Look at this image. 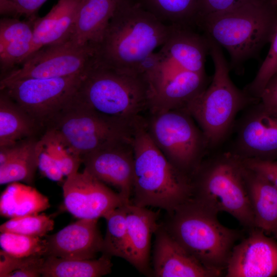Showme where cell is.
<instances>
[{
	"mask_svg": "<svg viewBox=\"0 0 277 277\" xmlns=\"http://www.w3.org/2000/svg\"><path fill=\"white\" fill-rule=\"evenodd\" d=\"M171 30V25L135 0L120 2L101 42L95 46V62L118 72L143 76V64L165 43Z\"/></svg>",
	"mask_w": 277,
	"mask_h": 277,
	"instance_id": "obj_1",
	"label": "cell"
},
{
	"mask_svg": "<svg viewBox=\"0 0 277 277\" xmlns=\"http://www.w3.org/2000/svg\"><path fill=\"white\" fill-rule=\"evenodd\" d=\"M131 143L134 205L157 207L170 213L192 197L191 177L168 160L141 117L134 123Z\"/></svg>",
	"mask_w": 277,
	"mask_h": 277,
	"instance_id": "obj_2",
	"label": "cell"
},
{
	"mask_svg": "<svg viewBox=\"0 0 277 277\" xmlns=\"http://www.w3.org/2000/svg\"><path fill=\"white\" fill-rule=\"evenodd\" d=\"M206 37L209 54L214 64V74L209 86L184 110L197 123L209 149L213 150L228 137L238 114L260 100L234 85L229 76V65L221 47Z\"/></svg>",
	"mask_w": 277,
	"mask_h": 277,
	"instance_id": "obj_3",
	"label": "cell"
},
{
	"mask_svg": "<svg viewBox=\"0 0 277 277\" xmlns=\"http://www.w3.org/2000/svg\"><path fill=\"white\" fill-rule=\"evenodd\" d=\"M277 20V7L270 0H251L207 16L196 25L204 35L227 50L231 66L238 67L269 43Z\"/></svg>",
	"mask_w": 277,
	"mask_h": 277,
	"instance_id": "obj_4",
	"label": "cell"
},
{
	"mask_svg": "<svg viewBox=\"0 0 277 277\" xmlns=\"http://www.w3.org/2000/svg\"><path fill=\"white\" fill-rule=\"evenodd\" d=\"M168 213L166 230L204 266L222 276L241 232L223 225L218 213L192 197Z\"/></svg>",
	"mask_w": 277,
	"mask_h": 277,
	"instance_id": "obj_5",
	"label": "cell"
},
{
	"mask_svg": "<svg viewBox=\"0 0 277 277\" xmlns=\"http://www.w3.org/2000/svg\"><path fill=\"white\" fill-rule=\"evenodd\" d=\"M191 179L193 200L217 213L227 212L249 231L256 228L240 157L229 151L212 154Z\"/></svg>",
	"mask_w": 277,
	"mask_h": 277,
	"instance_id": "obj_6",
	"label": "cell"
},
{
	"mask_svg": "<svg viewBox=\"0 0 277 277\" xmlns=\"http://www.w3.org/2000/svg\"><path fill=\"white\" fill-rule=\"evenodd\" d=\"M151 88L143 76L103 67L95 60L87 70L76 99L81 105L107 119L132 125L149 108Z\"/></svg>",
	"mask_w": 277,
	"mask_h": 277,
	"instance_id": "obj_7",
	"label": "cell"
},
{
	"mask_svg": "<svg viewBox=\"0 0 277 277\" xmlns=\"http://www.w3.org/2000/svg\"><path fill=\"white\" fill-rule=\"evenodd\" d=\"M152 114L146 124L152 140L173 166L191 177L209 150L201 129L185 110Z\"/></svg>",
	"mask_w": 277,
	"mask_h": 277,
	"instance_id": "obj_8",
	"label": "cell"
},
{
	"mask_svg": "<svg viewBox=\"0 0 277 277\" xmlns=\"http://www.w3.org/2000/svg\"><path fill=\"white\" fill-rule=\"evenodd\" d=\"M134 124L127 125L105 118L81 105L75 96L46 131L54 132L82 159L84 155L109 145L130 138Z\"/></svg>",
	"mask_w": 277,
	"mask_h": 277,
	"instance_id": "obj_9",
	"label": "cell"
},
{
	"mask_svg": "<svg viewBox=\"0 0 277 277\" xmlns=\"http://www.w3.org/2000/svg\"><path fill=\"white\" fill-rule=\"evenodd\" d=\"M86 72L62 77L19 80L0 84V89L32 116L45 131L73 100Z\"/></svg>",
	"mask_w": 277,
	"mask_h": 277,
	"instance_id": "obj_10",
	"label": "cell"
},
{
	"mask_svg": "<svg viewBox=\"0 0 277 277\" xmlns=\"http://www.w3.org/2000/svg\"><path fill=\"white\" fill-rule=\"evenodd\" d=\"M95 51L93 44L80 46L69 41L43 47L18 67L1 76L0 84L26 78H56L85 73L94 61Z\"/></svg>",
	"mask_w": 277,
	"mask_h": 277,
	"instance_id": "obj_11",
	"label": "cell"
},
{
	"mask_svg": "<svg viewBox=\"0 0 277 277\" xmlns=\"http://www.w3.org/2000/svg\"><path fill=\"white\" fill-rule=\"evenodd\" d=\"M228 150L242 159L277 160V111L260 101L243 110Z\"/></svg>",
	"mask_w": 277,
	"mask_h": 277,
	"instance_id": "obj_12",
	"label": "cell"
},
{
	"mask_svg": "<svg viewBox=\"0 0 277 277\" xmlns=\"http://www.w3.org/2000/svg\"><path fill=\"white\" fill-rule=\"evenodd\" d=\"M63 191L66 210L79 219L104 217L112 210L131 203L85 170L67 176Z\"/></svg>",
	"mask_w": 277,
	"mask_h": 277,
	"instance_id": "obj_13",
	"label": "cell"
},
{
	"mask_svg": "<svg viewBox=\"0 0 277 277\" xmlns=\"http://www.w3.org/2000/svg\"><path fill=\"white\" fill-rule=\"evenodd\" d=\"M208 53V41L204 34L196 33L188 25H171L167 41L156 52L157 67L164 76L182 70L205 72Z\"/></svg>",
	"mask_w": 277,
	"mask_h": 277,
	"instance_id": "obj_14",
	"label": "cell"
},
{
	"mask_svg": "<svg viewBox=\"0 0 277 277\" xmlns=\"http://www.w3.org/2000/svg\"><path fill=\"white\" fill-rule=\"evenodd\" d=\"M82 161L85 170L103 183L116 188L127 202H131L134 170L131 137L87 154Z\"/></svg>",
	"mask_w": 277,
	"mask_h": 277,
	"instance_id": "obj_15",
	"label": "cell"
},
{
	"mask_svg": "<svg viewBox=\"0 0 277 277\" xmlns=\"http://www.w3.org/2000/svg\"><path fill=\"white\" fill-rule=\"evenodd\" d=\"M226 277L277 275V241L255 228L235 245L226 268Z\"/></svg>",
	"mask_w": 277,
	"mask_h": 277,
	"instance_id": "obj_16",
	"label": "cell"
},
{
	"mask_svg": "<svg viewBox=\"0 0 277 277\" xmlns=\"http://www.w3.org/2000/svg\"><path fill=\"white\" fill-rule=\"evenodd\" d=\"M97 221L79 219L52 235H46V256L70 260L96 258L102 252L104 239Z\"/></svg>",
	"mask_w": 277,
	"mask_h": 277,
	"instance_id": "obj_17",
	"label": "cell"
},
{
	"mask_svg": "<svg viewBox=\"0 0 277 277\" xmlns=\"http://www.w3.org/2000/svg\"><path fill=\"white\" fill-rule=\"evenodd\" d=\"M152 273L156 277L221 276L204 266L181 246L163 226L155 232Z\"/></svg>",
	"mask_w": 277,
	"mask_h": 277,
	"instance_id": "obj_18",
	"label": "cell"
},
{
	"mask_svg": "<svg viewBox=\"0 0 277 277\" xmlns=\"http://www.w3.org/2000/svg\"><path fill=\"white\" fill-rule=\"evenodd\" d=\"M127 243L124 259L139 272L148 275L151 239L159 227L158 214L131 203L125 205Z\"/></svg>",
	"mask_w": 277,
	"mask_h": 277,
	"instance_id": "obj_19",
	"label": "cell"
},
{
	"mask_svg": "<svg viewBox=\"0 0 277 277\" xmlns=\"http://www.w3.org/2000/svg\"><path fill=\"white\" fill-rule=\"evenodd\" d=\"M205 71L182 70L162 82L152 91L149 109L151 114L184 110L207 86Z\"/></svg>",
	"mask_w": 277,
	"mask_h": 277,
	"instance_id": "obj_20",
	"label": "cell"
},
{
	"mask_svg": "<svg viewBox=\"0 0 277 277\" xmlns=\"http://www.w3.org/2000/svg\"><path fill=\"white\" fill-rule=\"evenodd\" d=\"M40 137L28 138L0 146L1 185L18 181L29 184L33 182L38 168Z\"/></svg>",
	"mask_w": 277,
	"mask_h": 277,
	"instance_id": "obj_21",
	"label": "cell"
},
{
	"mask_svg": "<svg viewBox=\"0 0 277 277\" xmlns=\"http://www.w3.org/2000/svg\"><path fill=\"white\" fill-rule=\"evenodd\" d=\"M34 21H21L10 17L1 19L0 68L2 76L16 68L30 55Z\"/></svg>",
	"mask_w": 277,
	"mask_h": 277,
	"instance_id": "obj_22",
	"label": "cell"
},
{
	"mask_svg": "<svg viewBox=\"0 0 277 277\" xmlns=\"http://www.w3.org/2000/svg\"><path fill=\"white\" fill-rule=\"evenodd\" d=\"M80 2L81 0H58L45 16L37 17L34 21L31 54L43 47L61 44L69 40Z\"/></svg>",
	"mask_w": 277,
	"mask_h": 277,
	"instance_id": "obj_23",
	"label": "cell"
},
{
	"mask_svg": "<svg viewBox=\"0 0 277 277\" xmlns=\"http://www.w3.org/2000/svg\"><path fill=\"white\" fill-rule=\"evenodd\" d=\"M117 4V0H81L68 41L80 46L99 44Z\"/></svg>",
	"mask_w": 277,
	"mask_h": 277,
	"instance_id": "obj_24",
	"label": "cell"
},
{
	"mask_svg": "<svg viewBox=\"0 0 277 277\" xmlns=\"http://www.w3.org/2000/svg\"><path fill=\"white\" fill-rule=\"evenodd\" d=\"M244 175L255 227L272 234L277 228V187L245 165Z\"/></svg>",
	"mask_w": 277,
	"mask_h": 277,
	"instance_id": "obj_25",
	"label": "cell"
},
{
	"mask_svg": "<svg viewBox=\"0 0 277 277\" xmlns=\"http://www.w3.org/2000/svg\"><path fill=\"white\" fill-rule=\"evenodd\" d=\"M44 131L38 122L3 91L0 93V146L10 145Z\"/></svg>",
	"mask_w": 277,
	"mask_h": 277,
	"instance_id": "obj_26",
	"label": "cell"
},
{
	"mask_svg": "<svg viewBox=\"0 0 277 277\" xmlns=\"http://www.w3.org/2000/svg\"><path fill=\"white\" fill-rule=\"evenodd\" d=\"M50 207L47 196L30 186L10 183L0 197V214L12 219L38 214Z\"/></svg>",
	"mask_w": 277,
	"mask_h": 277,
	"instance_id": "obj_27",
	"label": "cell"
},
{
	"mask_svg": "<svg viewBox=\"0 0 277 277\" xmlns=\"http://www.w3.org/2000/svg\"><path fill=\"white\" fill-rule=\"evenodd\" d=\"M111 256L102 253L98 259L70 260L45 256L41 269L44 277H100L111 273Z\"/></svg>",
	"mask_w": 277,
	"mask_h": 277,
	"instance_id": "obj_28",
	"label": "cell"
},
{
	"mask_svg": "<svg viewBox=\"0 0 277 277\" xmlns=\"http://www.w3.org/2000/svg\"><path fill=\"white\" fill-rule=\"evenodd\" d=\"M168 25L194 24L198 0H135Z\"/></svg>",
	"mask_w": 277,
	"mask_h": 277,
	"instance_id": "obj_29",
	"label": "cell"
},
{
	"mask_svg": "<svg viewBox=\"0 0 277 277\" xmlns=\"http://www.w3.org/2000/svg\"><path fill=\"white\" fill-rule=\"evenodd\" d=\"M104 218L107 222V229L102 253L124 259L127 243L125 205L110 211Z\"/></svg>",
	"mask_w": 277,
	"mask_h": 277,
	"instance_id": "obj_30",
	"label": "cell"
},
{
	"mask_svg": "<svg viewBox=\"0 0 277 277\" xmlns=\"http://www.w3.org/2000/svg\"><path fill=\"white\" fill-rule=\"evenodd\" d=\"M42 148L49 154L60 167L64 176L77 171L82 163L75 154L52 131L46 130L40 138Z\"/></svg>",
	"mask_w": 277,
	"mask_h": 277,
	"instance_id": "obj_31",
	"label": "cell"
},
{
	"mask_svg": "<svg viewBox=\"0 0 277 277\" xmlns=\"http://www.w3.org/2000/svg\"><path fill=\"white\" fill-rule=\"evenodd\" d=\"M2 250L16 257L46 256L47 246L45 239L11 232H1Z\"/></svg>",
	"mask_w": 277,
	"mask_h": 277,
	"instance_id": "obj_32",
	"label": "cell"
},
{
	"mask_svg": "<svg viewBox=\"0 0 277 277\" xmlns=\"http://www.w3.org/2000/svg\"><path fill=\"white\" fill-rule=\"evenodd\" d=\"M52 218L44 214H36L10 219L0 226L1 232H11L43 238L54 227Z\"/></svg>",
	"mask_w": 277,
	"mask_h": 277,
	"instance_id": "obj_33",
	"label": "cell"
},
{
	"mask_svg": "<svg viewBox=\"0 0 277 277\" xmlns=\"http://www.w3.org/2000/svg\"><path fill=\"white\" fill-rule=\"evenodd\" d=\"M45 256L16 257L0 251L1 277H38Z\"/></svg>",
	"mask_w": 277,
	"mask_h": 277,
	"instance_id": "obj_34",
	"label": "cell"
},
{
	"mask_svg": "<svg viewBox=\"0 0 277 277\" xmlns=\"http://www.w3.org/2000/svg\"><path fill=\"white\" fill-rule=\"evenodd\" d=\"M269 43L270 46L266 58L253 80L244 89L259 100L269 81L277 73V20Z\"/></svg>",
	"mask_w": 277,
	"mask_h": 277,
	"instance_id": "obj_35",
	"label": "cell"
},
{
	"mask_svg": "<svg viewBox=\"0 0 277 277\" xmlns=\"http://www.w3.org/2000/svg\"><path fill=\"white\" fill-rule=\"evenodd\" d=\"M47 0H0V14L5 17L18 18L25 16L33 21Z\"/></svg>",
	"mask_w": 277,
	"mask_h": 277,
	"instance_id": "obj_36",
	"label": "cell"
},
{
	"mask_svg": "<svg viewBox=\"0 0 277 277\" xmlns=\"http://www.w3.org/2000/svg\"><path fill=\"white\" fill-rule=\"evenodd\" d=\"M251 0H198L194 24L203 18L226 11Z\"/></svg>",
	"mask_w": 277,
	"mask_h": 277,
	"instance_id": "obj_37",
	"label": "cell"
},
{
	"mask_svg": "<svg viewBox=\"0 0 277 277\" xmlns=\"http://www.w3.org/2000/svg\"><path fill=\"white\" fill-rule=\"evenodd\" d=\"M241 159L246 167L259 173L277 187V160Z\"/></svg>",
	"mask_w": 277,
	"mask_h": 277,
	"instance_id": "obj_38",
	"label": "cell"
},
{
	"mask_svg": "<svg viewBox=\"0 0 277 277\" xmlns=\"http://www.w3.org/2000/svg\"><path fill=\"white\" fill-rule=\"evenodd\" d=\"M38 168L43 175L50 180L56 182H61L63 180L64 175L60 167L52 157L42 148V146L38 159Z\"/></svg>",
	"mask_w": 277,
	"mask_h": 277,
	"instance_id": "obj_39",
	"label": "cell"
},
{
	"mask_svg": "<svg viewBox=\"0 0 277 277\" xmlns=\"http://www.w3.org/2000/svg\"><path fill=\"white\" fill-rule=\"evenodd\" d=\"M266 107L277 111V73L269 81L260 98Z\"/></svg>",
	"mask_w": 277,
	"mask_h": 277,
	"instance_id": "obj_40",
	"label": "cell"
},
{
	"mask_svg": "<svg viewBox=\"0 0 277 277\" xmlns=\"http://www.w3.org/2000/svg\"><path fill=\"white\" fill-rule=\"evenodd\" d=\"M273 238L277 239V228L272 232Z\"/></svg>",
	"mask_w": 277,
	"mask_h": 277,
	"instance_id": "obj_41",
	"label": "cell"
},
{
	"mask_svg": "<svg viewBox=\"0 0 277 277\" xmlns=\"http://www.w3.org/2000/svg\"><path fill=\"white\" fill-rule=\"evenodd\" d=\"M270 1L273 6L277 7V0H270Z\"/></svg>",
	"mask_w": 277,
	"mask_h": 277,
	"instance_id": "obj_42",
	"label": "cell"
},
{
	"mask_svg": "<svg viewBox=\"0 0 277 277\" xmlns=\"http://www.w3.org/2000/svg\"><path fill=\"white\" fill-rule=\"evenodd\" d=\"M124 1V0H117V3H118V2H121V1Z\"/></svg>",
	"mask_w": 277,
	"mask_h": 277,
	"instance_id": "obj_43",
	"label": "cell"
}]
</instances>
